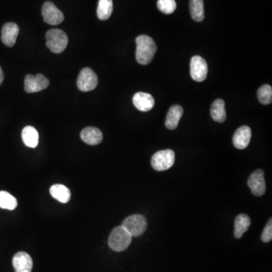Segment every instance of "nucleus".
Returning <instances> with one entry per match:
<instances>
[{"label": "nucleus", "mask_w": 272, "mask_h": 272, "mask_svg": "<svg viewBox=\"0 0 272 272\" xmlns=\"http://www.w3.org/2000/svg\"><path fill=\"white\" fill-rule=\"evenodd\" d=\"M135 58L142 65H147L152 61L157 50L154 39L147 35H140L135 39Z\"/></svg>", "instance_id": "nucleus-1"}, {"label": "nucleus", "mask_w": 272, "mask_h": 272, "mask_svg": "<svg viewBox=\"0 0 272 272\" xmlns=\"http://www.w3.org/2000/svg\"><path fill=\"white\" fill-rule=\"evenodd\" d=\"M132 235L124 227L118 226L110 233L109 239V245L116 252H122L127 250L132 242Z\"/></svg>", "instance_id": "nucleus-2"}, {"label": "nucleus", "mask_w": 272, "mask_h": 272, "mask_svg": "<svg viewBox=\"0 0 272 272\" xmlns=\"http://www.w3.org/2000/svg\"><path fill=\"white\" fill-rule=\"evenodd\" d=\"M46 46L50 51L59 54L65 50L68 44L67 34L59 29L49 30L46 34Z\"/></svg>", "instance_id": "nucleus-3"}, {"label": "nucleus", "mask_w": 272, "mask_h": 272, "mask_svg": "<svg viewBox=\"0 0 272 272\" xmlns=\"http://www.w3.org/2000/svg\"><path fill=\"white\" fill-rule=\"evenodd\" d=\"M175 153L169 149L157 151L151 158V166L156 171H165L174 165Z\"/></svg>", "instance_id": "nucleus-4"}, {"label": "nucleus", "mask_w": 272, "mask_h": 272, "mask_svg": "<svg viewBox=\"0 0 272 272\" xmlns=\"http://www.w3.org/2000/svg\"><path fill=\"white\" fill-rule=\"evenodd\" d=\"M122 226L132 235V237H139L147 229V221L142 215H132L124 220Z\"/></svg>", "instance_id": "nucleus-5"}, {"label": "nucleus", "mask_w": 272, "mask_h": 272, "mask_svg": "<svg viewBox=\"0 0 272 272\" xmlns=\"http://www.w3.org/2000/svg\"><path fill=\"white\" fill-rule=\"evenodd\" d=\"M98 76L91 68H83L78 76L77 87L80 91H90L98 85Z\"/></svg>", "instance_id": "nucleus-6"}, {"label": "nucleus", "mask_w": 272, "mask_h": 272, "mask_svg": "<svg viewBox=\"0 0 272 272\" xmlns=\"http://www.w3.org/2000/svg\"><path fill=\"white\" fill-rule=\"evenodd\" d=\"M207 73L208 66L206 61L199 55L192 57L190 63V74L193 80L197 82L204 81Z\"/></svg>", "instance_id": "nucleus-7"}, {"label": "nucleus", "mask_w": 272, "mask_h": 272, "mask_svg": "<svg viewBox=\"0 0 272 272\" xmlns=\"http://www.w3.org/2000/svg\"><path fill=\"white\" fill-rule=\"evenodd\" d=\"M42 15L45 22L50 25H58L64 20L62 12H61L52 2H46L43 4Z\"/></svg>", "instance_id": "nucleus-8"}, {"label": "nucleus", "mask_w": 272, "mask_h": 272, "mask_svg": "<svg viewBox=\"0 0 272 272\" xmlns=\"http://www.w3.org/2000/svg\"><path fill=\"white\" fill-rule=\"evenodd\" d=\"M49 85V80L44 75L28 74L24 79V90L26 92L34 93L46 90Z\"/></svg>", "instance_id": "nucleus-9"}, {"label": "nucleus", "mask_w": 272, "mask_h": 272, "mask_svg": "<svg viewBox=\"0 0 272 272\" xmlns=\"http://www.w3.org/2000/svg\"><path fill=\"white\" fill-rule=\"evenodd\" d=\"M247 183L255 196L261 197L266 193V181L262 169H257L250 175Z\"/></svg>", "instance_id": "nucleus-10"}, {"label": "nucleus", "mask_w": 272, "mask_h": 272, "mask_svg": "<svg viewBox=\"0 0 272 272\" xmlns=\"http://www.w3.org/2000/svg\"><path fill=\"white\" fill-rule=\"evenodd\" d=\"M12 265L16 272H31L34 263L29 254L19 252L14 255Z\"/></svg>", "instance_id": "nucleus-11"}, {"label": "nucleus", "mask_w": 272, "mask_h": 272, "mask_svg": "<svg viewBox=\"0 0 272 272\" xmlns=\"http://www.w3.org/2000/svg\"><path fill=\"white\" fill-rule=\"evenodd\" d=\"M252 137V132L250 127L243 126L237 128L233 136V144L236 148L243 150L247 147Z\"/></svg>", "instance_id": "nucleus-12"}, {"label": "nucleus", "mask_w": 272, "mask_h": 272, "mask_svg": "<svg viewBox=\"0 0 272 272\" xmlns=\"http://www.w3.org/2000/svg\"><path fill=\"white\" fill-rule=\"evenodd\" d=\"M19 34V27L15 23H6L2 28L1 39L5 46L12 47L15 46Z\"/></svg>", "instance_id": "nucleus-13"}, {"label": "nucleus", "mask_w": 272, "mask_h": 272, "mask_svg": "<svg viewBox=\"0 0 272 272\" xmlns=\"http://www.w3.org/2000/svg\"><path fill=\"white\" fill-rule=\"evenodd\" d=\"M132 102L138 110L143 112L151 110L155 105L152 95L145 92H137L135 94Z\"/></svg>", "instance_id": "nucleus-14"}, {"label": "nucleus", "mask_w": 272, "mask_h": 272, "mask_svg": "<svg viewBox=\"0 0 272 272\" xmlns=\"http://www.w3.org/2000/svg\"><path fill=\"white\" fill-rule=\"evenodd\" d=\"M80 138L89 145H97L102 142L103 135L96 127H87L80 132Z\"/></svg>", "instance_id": "nucleus-15"}, {"label": "nucleus", "mask_w": 272, "mask_h": 272, "mask_svg": "<svg viewBox=\"0 0 272 272\" xmlns=\"http://www.w3.org/2000/svg\"><path fill=\"white\" fill-rule=\"evenodd\" d=\"M182 115V107L177 105L171 107L168 111L166 122H165L166 128H169L170 130H173L175 128H177L180 119L181 118Z\"/></svg>", "instance_id": "nucleus-16"}, {"label": "nucleus", "mask_w": 272, "mask_h": 272, "mask_svg": "<svg viewBox=\"0 0 272 272\" xmlns=\"http://www.w3.org/2000/svg\"><path fill=\"white\" fill-rule=\"evenodd\" d=\"M23 142L27 147L35 148L39 144V133L34 127H24L21 133Z\"/></svg>", "instance_id": "nucleus-17"}, {"label": "nucleus", "mask_w": 272, "mask_h": 272, "mask_svg": "<svg viewBox=\"0 0 272 272\" xmlns=\"http://www.w3.org/2000/svg\"><path fill=\"white\" fill-rule=\"evenodd\" d=\"M251 221L250 217L246 214H240L237 216L235 221V237L240 239L243 237L245 232L250 228Z\"/></svg>", "instance_id": "nucleus-18"}, {"label": "nucleus", "mask_w": 272, "mask_h": 272, "mask_svg": "<svg viewBox=\"0 0 272 272\" xmlns=\"http://www.w3.org/2000/svg\"><path fill=\"white\" fill-rule=\"evenodd\" d=\"M50 194L52 196L62 203H67L71 199V191L66 186L61 184H56L50 188Z\"/></svg>", "instance_id": "nucleus-19"}, {"label": "nucleus", "mask_w": 272, "mask_h": 272, "mask_svg": "<svg viewBox=\"0 0 272 272\" xmlns=\"http://www.w3.org/2000/svg\"><path fill=\"white\" fill-rule=\"evenodd\" d=\"M212 118L218 123H223L226 120L225 102L222 99H217L213 102L210 109Z\"/></svg>", "instance_id": "nucleus-20"}, {"label": "nucleus", "mask_w": 272, "mask_h": 272, "mask_svg": "<svg viewBox=\"0 0 272 272\" xmlns=\"http://www.w3.org/2000/svg\"><path fill=\"white\" fill-rule=\"evenodd\" d=\"M113 12L112 0H99L97 8V16L102 20H108Z\"/></svg>", "instance_id": "nucleus-21"}, {"label": "nucleus", "mask_w": 272, "mask_h": 272, "mask_svg": "<svg viewBox=\"0 0 272 272\" xmlns=\"http://www.w3.org/2000/svg\"><path fill=\"white\" fill-rule=\"evenodd\" d=\"M190 11L191 17L195 21H202L204 19L203 0H190Z\"/></svg>", "instance_id": "nucleus-22"}, {"label": "nucleus", "mask_w": 272, "mask_h": 272, "mask_svg": "<svg viewBox=\"0 0 272 272\" xmlns=\"http://www.w3.org/2000/svg\"><path fill=\"white\" fill-rule=\"evenodd\" d=\"M17 206V199L15 197L7 191H0V208L14 210Z\"/></svg>", "instance_id": "nucleus-23"}, {"label": "nucleus", "mask_w": 272, "mask_h": 272, "mask_svg": "<svg viewBox=\"0 0 272 272\" xmlns=\"http://www.w3.org/2000/svg\"><path fill=\"white\" fill-rule=\"evenodd\" d=\"M257 96L262 105H270L272 102V88L269 85L265 84L257 91Z\"/></svg>", "instance_id": "nucleus-24"}, {"label": "nucleus", "mask_w": 272, "mask_h": 272, "mask_svg": "<svg viewBox=\"0 0 272 272\" xmlns=\"http://www.w3.org/2000/svg\"><path fill=\"white\" fill-rule=\"evenodd\" d=\"M157 7L163 13L170 15L176 10V2L175 0H158Z\"/></svg>", "instance_id": "nucleus-25"}, {"label": "nucleus", "mask_w": 272, "mask_h": 272, "mask_svg": "<svg viewBox=\"0 0 272 272\" xmlns=\"http://www.w3.org/2000/svg\"><path fill=\"white\" fill-rule=\"evenodd\" d=\"M261 239L265 243H269L272 239V219L270 218L267 225L264 228Z\"/></svg>", "instance_id": "nucleus-26"}, {"label": "nucleus", "mask_w": 272, "mask_h": 272, "mask_svg": "<svg viewBox=\"0 0 272 272\" xmlns=\"http://www.w3.org/2000/svg\"><path fill=\"white\" fill-rule=\"evenodd\" d=\"M4 80V73L2 71V68L0 67V86L2 85V82Z\"/></svg>", "instance_id": "nucleus-27"}]
</instances>
